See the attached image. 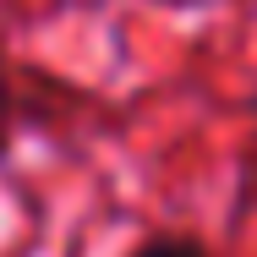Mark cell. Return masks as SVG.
Masks as SVG:
<instances>
[{
  "instance_id": "cell-1",
  "label": "cell",
  "mask_w": 257,
  "mask_h": 257,
  "mask_svg": "<svg viewBox=\"0 0 257 257\" xmlns=\"http://www.w3.org/2000/svg\"><path fill=\"white\" fill-rule=\"evenodd\" d=\"M132 257H208V246L197 235H181V230H164V235H148V241H137Z\"/></svg>"
},
{
  "instance_id": "cell-2",
  "label": "cell",
  "mask_w": 257,
  "mask_h": 257,
  "mask_svg": "<svg viewBox=\"0 0 257 257\" xmlns=\"http://www.w3.org/2000/svg\"><path fill=\"white\" fill-rule=\"evenodd\" d=\"M11 132H17V82H11V66H6V50H0V159L11 148Z\"/></svg>"
}]
</instances>
